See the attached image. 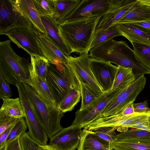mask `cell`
Listing matches in <instances>:
<instances>
[{"mask_svg": "<svg viewBox=\"0 0 150 150\" xmlns=\"http://www.w3.org/2000/svg\"><path fill=\"white\" fill-rule=\"evenodd\" d=\"M112 0H82L60 23L94 17H101L108 11Z\"/></svg>", "mask_w": 150, "mask_h": 150, "instance_id": "obj_7", "label": "cell"}, {"mask_svg": "<svg viewBox=\"0 0 150 150\" xmlns=\"http://www.w3.org/2000/svg\"><path fill=\"white\" fill-rule=\"evenodd\" d=\"M81 128L71 125L63 128L50 139L49 144L58 150H76L80 142Z\"/></svg>", "mask_w": 150, "mask_h": 150, "instance_id": "obj_12", "label": "cell"}, {"mask_svg": "<svg viewBox=\"0 0 150 150\" xmlns=\"http://www.w3.org/2000/svg\"><path fill=\"white\" fill-rule=\"evenodd\" d=\"M81 103L80 110L87 108L103 94L92 88L85 84L80 82Z\"/></svg>", "mask_w": 150, "mask_h": 150, "instance_id": "obj_29", "label": "cell"}, {"mask_svg": "<svg viewBox=\"0 0 150 150\" xmlns=\"http://www.w3.org/2000/svg\"><path fill=\"white\" fill-rule=\"evenodd\" d=\"M137 0H112L107 13L101 17L96 29H105L112 27L131 10Z\"/></svg>", "mask_w": 150, "mask_h": 150, "instance_id": "obj_11", "label": "cell"}, {"mask_svg": "<svg viewBox=\"0 0 150 150\" xmlns=\"http://www.w3.org/2000/svg\"><path fill=\"white\" fill-rule=\"evenodd\" d=\"M146 82L144 74L136 78L107 104L96 119L115 115L121 112L130 103L134 101L144 89Z\"/></svg>", "mask_w": 150, "mask_h": 150, "instance_id": "obj_5", "label": "cell"}, {"mask_svg": "<svg viewBox=\"0 0 150 150\" xmlns=\"http://www.w3.org/2000/svg\"><path fill=\"white\" fill-rule=\"evenodd\" d=\"M32 67L37 75L46 81V77L50 63L45 57L32 55L30 56Z\"/></svg>", "mask_w": 150, "mask_h": 150, "instance_id": "obj_30", "label": "cell"}, {"mask_svg": "<svg viewBox=\"0 0 150 150\" xmlns=\"http://www.w3.org/2000/svg\"><path fill=\"white\" fill-rule=\"evenodd\" d=\"M150 120V113H134L126 116L116 115L103 117L99 120L98 127H115L117 130H127L129 127L138 123Z\"/></svg>", "mask_w": 150, "mask_h": 150, "instance_id": "obj_14", "label": "cell"}, {"mask_svg": "<svg viewBox=\"0 0 150 150\" xmlns=\"http://www.w3.org/2000/svg\"><path fill=\"white\" fill-rule=\"evenodd\" d=\"M134 102V101H132L121 112L115 115L119 116H124L134 113L135 112L133 108Z\"/></svg>", "mask_w": 150, "mask_h": 150, "instance_id": "obj_42", "label": "cell"}, {"mask_svg": "<svg viewBox=\"0 0 150 150\" xmlns=\"http://www.w3.org/2000/svg\"><path fill=\"white\" fill-rule=\"evenodd\" d=\"M135 79L132 69L118 66L113 83L109 91H122Z\"/></svg>", "mask_w": 150, "mask_h": 150, "instance_id": "obj_23", "label": "cell"}, {"mask_svg": "<svg viewBox=\"0 0 150 150\" xmlns=\"http://www.w3.org/2000/svg\"><path fill=\"white\" fill-rule=\"evenodd\" d=\"M133 108L135 112L150 113V108L148 107V103L146 100L137 103H134Z\"/></svg>", "mask_w": 150, "mask_h": 150, "instance_id": "obj_39", "label": "cell"}, {"mask_svg": "<svg viewBox=\"0 0 150 150\" xmlns=\"http://www.w3.org/2000/svg\"><path fill=\"white\" fill-rule=\"evenodd\" d=\"M23 13L18 0H0V35L12 28Z\"/></svg>", "mask_w": 150, "mask_h": 150, "instance_id": "obj_13", "label": "cell"}, {"mask_svg": "<svg viewBox=\"0 0 150 150\" xmlns=\"http://www.w3.org/2000/svg\"><path fill=\"white\" fill-rule=\"evenodd\" d=\"M114 141L150 142V132L135 128L127 130L117 134Z\"/></svg>", "mask_w": 150, "mask_h": 150, "instance_id": "obj_25", "label": "cell"}, {"mask_svg": "<svg viewBox=\"0 0 150 150\" xmlns=\"http://www.w3.org/2000/svg\"><path fill=\"white\" fill-rule=\"evenodd\" d=\"M39 146L41 150H58L50 144L45 145H40Z\"/></svg>", "mask_w": 150, "mask_h": 150, "instance_id": "obj_44", "label": "cell"}, {"mask_svg": "<svg viewBox=\"0 0 150 150\" xmlns=\"http://www.w3.org/2000/svg\"><path fill=\"white\" fill-rule=\"evenodd\" d=\"M112 144L114 150H150V142L114 141Z\"/></svg>", "mask_w": 150, "mask_h": 150, "instance_id": "obj_32", "label": "cell"}, {"mask_svg": "<svg viewBox=\"0 0 150 150\" xmlns=\"http://www.w3.org/2000/svg\"><path fill=\"white\" fill-rule=\"evenodd\" d=\"M3 100V102L0 109V111L7 115L16 118L25 117L19 97L15 98H8Z\"/></svg>", "mask_w": 150, "mask_h": 150, "instance_id": "obj_26", "label": "cell"}, {"mask_svg": "<svg viewBox=\"0 0 150 150\" xmlns=\"http://www.w3.org/2000/svg\"><path fill=\"white\" fill-rule=\"evenodd\" d=\"M121 91L105 92L87 108L75 112V118L71 125L83 128L96 120L107 104Z\"/></svg>", "mask_w": 150, "mask_h": 150, "instance_id": "obj_8", "label": "cell"}, {"mask_svg": "<svg viewBox=\"0 0 150 150\" xmlns=\"http://www.w3.org/2000/svg\"><path fill=\"white\" fill-rule=\"evenodd\" d=\"M27 129V125L23 117L19 118L11 129L5 142V145L25 133Z\"/></svg>", "mask_w": 150, "mask_h": 150, "instance_id": "obj_33", "label": "cell"}, {"mask_svg": "<svg viewBox=\"0 0 150 150\" xmlns=\"http://www.w3.org/2000/svg\"><path fill=\"white\" fill-rule=\"evenodd\" d=\"M14 125L7 128L0 134V150H4L5 146V142Z\"/></svg>", "mask_w": 150, "mask_h": 150, "instance_id": "obj_41", "label": "cell"}, {"mask_svg": "<svg viewBox=\"0 0 150 150\" xmlns=\"http://www.w3.org/2000/svg\"><path fill=\"white\" fill-rule=\"evenodd\" d=\"M81 96L80 90L72 88L57 107L63 113L71 111L79 102Z\"/></svg>", "mask_w": 150, "mask_h": 150, "instance_id": "obj_28", "label": "cell"}, {"mask_svg": "<svg viewBox=\"0 0 150 150\" xmlns=\"http://www.w3.org/2000/svg\"><path fill=\"white\" fill-rule=\"evenodd\" d=\"M41 20L47 35L66 56L72 53L61 36L59 29V23L52 16H41Z\"/></svg>", "mask_w": 150, "mask_h": 150, "instance_id": "obj_18", "label": "cell"}, {"mask_svg": "<svg viewBox=\"0 0 150 150\" xmlns=\"http://www.w3.org/2000/svg\"><path fill=\"white\" fill-rule=\"evenodd\" d=\"M40 33L28 19L25 17L13 28L6 32L10 40L32 55L44 56L39 42Z\"/></svg>", "mask_w": 150, "mask_h": 150, "instance_id": "obj_4", "label": "cell"}, {"mask_svg": "<svg viewBox=\"0 0 150 150\" xmlns=\"http://www.w3.org/2000/svg\"><path fill=\"white\" fill-rule=\"evenodd\" d=\"M35 6L41 16H53L54 7V0H33Z\"/></svg>", "mask_w": 150, "mask_h": 150, "instance_id": "obj_34", "label": "cell"}, {"mask_svg": "<svg viewBox=\"0 0 150 150\" xmlns=\"http://www.w3.org/2000/svg\"><path fill=\"white\" fill-rule=\"evenodd\" d=\"M112 145L92 133L90 130H82L81 139L77 150H113Z\"/></svg>", "mask_w": 150, "mask_h": 150, "instance_id": "obj_19", "label": "cell"}, {"mask_svg": "<svg viewBox=\"0 0 150 150\" xmlns=\"http://www.w3.org/2000/svg\"><path fill=\"white\" fill-rule=\"evenodd\" d=\"M122 35L116 24L105 29L98 28L95 29L90 49L95 47L112 39L115 37Z\"/></svg>", "mask_w": 150, "mask_h": 150, "instance_id": "obj_27", "label": "cell"}, {"mask_svg": "<svg viewBox=\"0 0 150 150\" xmlns=\"http://www.w3.org/2000/svg\"><path fill=\"white\" fill-rule=\"evenodd\" d=\"M22 150H41L39 144L30 136L28 132H25L19 137Z\"/></svg>", "mask_w": 150, "mask_h": 150, "instance_id": "obj_36", "label": "cell"}, {"mask_svg": "<svg viewBox=\"0 0 150 150\" xmlns=\"http://www.w3.org/2000/svg\"><path fill=\"white\" fill-rule=\"evenodd\" d=\"M46 82L54 99L57 107L74 88L61 76L54 65L50 63Z\"/></svg>", "mask_w": 150, "mask_h": 150, "instance_id": "obj_15", "label": "cell"}, {"mask_svg": "<svg viewBox=\"0 0 150 150\" xmlns=\"http://www.w3.org/2000/svg\"><path fill=\"white\" fill-rule=\"evenodd\" d=\"M29 85L36 91L48 106L52 108L57 107L54 97L46 81L37 75L32 66Z\"/></svg>", "mask_w": 150, "mask_h": 150, "instance_id": "obj_20", "label": "cell"}, {"mask_svg": "<svg viewBox=\"0 0 150 150\" xmlns=\"http://www.w3.org/2000/svg\"><path fill=\"white\" fill-rule=\"evenodd\" d=\"M31 68L28 59L13 51L10 40L0 42V72L8 83L15 86L20 82L29 84Z\"/></svg>", "mask_w": 150, "mask_h": 150, "instance_id": "obj_2", "label": "cell"}, {"mask_svg": "<svg viewBox=\"0 0 150 150\" xmlns=\"http://www.w3.org/2000/svg\"><path fill=\"white\" fill-rule=\"evenodd\" d=\"M116 129L115 127H101L89 130L93 134L112 144L115 139L117 134L115 131Z\"/></svg>", "mask_w": 150, "mask_h": 150, "instance_id": "obj_35", "label": "cell"}, {"mask_svg": "<svg viewBox=\"0 0 150 150\" xmlns=\"http://www.w3.org/2000/svg\"><path fill=\"white\" fill-rule=\"evenodd\" d=\"M150 19V6L140 4L137 0L132 8L117 23L140 22Z\"/></svg>", "mask_w": 150, "mask_h": 150, "instance_id": "obj_22", "label": "cell"}, {"mask_svg": "<svg viewBox=\"0 0 150 150\" xmlns=\"http://www.w3.org/2000/svg\"><path fill=\"white\" fill-rule=\"evenodd\" d=\"M116 24L122 36L131 43H142L150 46V30L130 23Z\"/></svg>", "mask_w": 150, "mask_h": 150, "instance_id": "obj_17", "label": "cell"}, {"mask_svg": "<svg viewBox=\"0 0 150 150\" xmlns=\"http://www.w3.org/2000/svg\"><path fill=\"white\" fill-rule=\"evenodd\" d=\"M4 150H22L19 137L6 144Z\"/></svg>", "mask_w": 150, "mask_h": 150, "instance_id": "obj_40", "label": "cell"}, {"mask_svg": "<svg viewBox=\"0 0 150 150\" xmlns=\"http://www.w3.org/2000/svg\"><path fill=\"white\" fill-rule=\"evenodd\" d=\"M100 17L59 23L60 34L72 52H89Z\"/></svg>", "mask_w": 150, "mask_h": 150, "instance_id": "obj_1", "label": "cell"}, {"mask_svg": "<svg viewBox=\"0 0 150 150\" xmlns=\"http://www.w3.org/2000/svg\"><path fill=\"white\" fill-rule=\"evenodd\" d=\"M54 7L53 17L60 23L73 11L81 1L80 0H54Z\"/></svg>", "mask_w": 150, "mask_h": 150, "instance_id": "obj_24", "label": "cell"}, {"mask_svg": "<svg viewBox=\"0 0 150 150\" xmlns=\"http://www.w3.org/2000/svg\"><path fill=\"white\" fill-rule=\"evenodd\" d=\"M18 3L24 15L39 32L47 35L40 15L36 9L33 0H18Z\"/></svg>", "mask_w": 150, "mask_h": 150, "instance_id": "obj_21", "label": "cell"}, {"mask_svg": "<svg viewBox=\"0 0 150 150\" xmlns=\"http://www.w3.org/2000/svg\"><path fill=\"white\" fill-rule=\"evenodd\" d=\"M69 64L81 83L103 93L104 92L98 83L89 65L88 52L77 57L67 56Z\"/></svg>", "mask_w": 150, "mask_h": 150, "instance_id": "obj_9", "label": "cell"}, {"mask_svg": "<svg viewBox=\"0 0 150 150\" xmlns=\"http://www.w3.org/2000/svg\"><path fill=\"white\" fill-rule=\"evenodd\" d=\"M28 101L38 120L50 139L62 130L60 121L64 113L57 107L48 106L30 85L23 83Z\"/></svg>", "mask_w": 150, "mask_h": 150, "instance_id": "obj_3", "label": "cell"}, {"mask_svg": "<svg viewBox=\"0 0 150 150\" xmlns=\"http://www.w3.org/2000/svg\"><path fill=\"white\" fill-rule=\"evenodd\" d=\"M89 65L95 77L104 91H109L112 86L117 66L110 62L90 58Z\"/></svg>", "mask_w": 150, "mask_h": 150, "instance_id": "obj_10", "label": "cell"}, {"mask_svg": "<svg viewBox=\"0 0 150 150\" xmlns=\"http://www.w3.org/2000/svg\"><path fill=\"white\" fill-rule=\"evenodd\" d=\"M141 4L150 6V0H137Z\"/></svg>", "mask_w": 150, "mask_h": 150, "instance_id": "obj_45", "label": "cell"}, {"mask_svg": "<svg viewBox=\"0 0 150 150\" xmlns=\"http://www.w3.org/2000/svg\"><path fill=\"white\" fill-rule=\"evenodd\" d=\"M16 86L25 115L28 133L31 137L41 145L47 144L48 137L42 126L36 117L30 104L23 83L18 82Z\"/></svg>", "mask_w": 150, "mask_h": 150, "instance_id": "obj_6", "label": "cell"}, {"mask_svg": "<svg viewBox=\"0 0 150 150\" xmlns=\"http://www.w3.org/2000/svg\"><path fill=\"white\" fill-rule=\"evenodd\" d=\"M39 42L44 56L50 63L56 66L69 64L67 56L47 35L40 33Z\"/></svg>", "mask_w": 150, "mask_h": 150, "instance_id": "obj_16", "label": "cell"}, {"mask_svg": "<svg viewBox=\"0 0 150 150\" xmlns=\"http://www.w3.org/2000/svg\"><path fill=\"white\" fill-rule=\"evenodd\" d=\"M131 43L139 61L144 66L150 70V46L134 42Z\"/></svg>", "mask_w": 150, "mask_h": 150, "instance_id": "obj_31", "label": "cell"}, {"mask_svg": "<svg viewBox=\"0 0 150 150\" xmlns=\"http://www.w3.org/2000/svg\"><path fill=\"white\" fill-rule=\"evenodd\" d=\"M0 98L1 99L10 98L12 96V93L9 84L4 79L0 72Z\"/></svg>", "mask_w": 150, "mask_h": 150, "instance_id": "obj_38", "label": "cell"}, {"mask_svg": "<svg viewBox=\"0 0 150 150\" xmlns=\"http://www.w3.org/2000/svg\"><path fill=\"white\" fill-rule=\"evenodd\" d=\"M19 119L7 115L0 111V134L14 125Z\"/></svg>", "mask_w": 150, "mask_h": 150, "instance_id": "obj_37", "label": "cell"}, {"mask_svg": "<svg viewBox=\"0 0 150 150\" xmlns=\"http://www.w3.org/2000/svg\"><path fill=\"white\" fill-rule=\"evenodd\" d=\"M130 23L150 30V19L140 22Z\"/></svg>", "mask_w": 150, "mask_h": 150, "instance_id": "obj_43", "label": "cell"}]
</instances>
